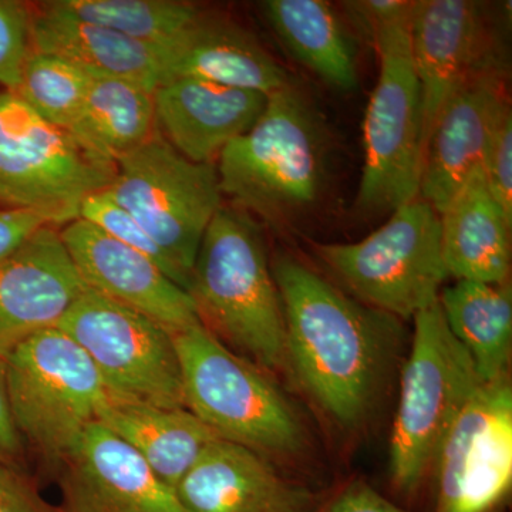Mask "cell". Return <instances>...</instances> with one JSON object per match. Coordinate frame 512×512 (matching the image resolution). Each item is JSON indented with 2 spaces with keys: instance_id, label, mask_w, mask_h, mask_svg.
<instances>
[{
  "instance_id": "22",
  "label": "cell",
  "mask_w": 512,
  "mask_h": 512,
  "mask_svg": "<svg viewBox=\"0 0 512 512\" xmlns=\"http://www.w3.org/2000/svg\"><path fill=\"white\" fill-rule=\"evenodd\" d=\"M440 224L448 278L485 284L510 281L512 220L491 194L483 167L444 208Z\"/></svg>"
},
{
  "instance_id": "29",
  "label": "cell",
  "mask_w": 512,
  "mask_h": 512,
  "mask_svg": "<svg viewBox=\"0 0 512 512\" xmlns=\"http://www.w3.org/2000/svg\"><path fill=\"white\" fill-rule=\"evenodd\" d=\"M80 218L90 222L94 227L106 232L111 238L121 244L136 249L140 254L148 256L154 264L163 269L165 275L181 286L184 291H190L191 276L185 274L173 259L168 256L160 245L151 238L140 222L117 204L107 191L96 192L83 202Z\"/></svg>"
},
{
  "instance_id": "7",
  "label": "cell",
  "mask_w": 512,
  "mask_h": 512,
  "mask_svg": "<svg viewBox=\"0 0 512 512\" xmlns=\"http://www.w3.org/2000/svg\"><path fill=\"white\" fill-rule=\"evenodd\" d=\"M413 319L390 440V480L406 495L419 490L448 431L483 383L470 353L448 329L439 302Z\"/></svg>"
},
{
  "instance_id": "5",
  "label": "cell",
  "mask_w": 512,
  "mask_h": 512,
  "mask_svg": "<svg viewBox=\"0 0 512 512\" xmlns=\"http://www.w3.org/2000/svg\"><path fill=\"white\" fill-rule=\"evenodd\" d=\"M173 336L185 407L205 426L265 457L302 453L305 427L268 373L222 345L202 323Z\"/></svg>"
},
{
  "instance_id": "13",
  "label": "cell",
  "mask_w": 512,
  "mask_h": 512,
  "mask_svg": "<svg viewBox=\"0 0 512 512\" xmlns=\"http://www.w3.org/2000/svg\"><path fill=\"white\" fill-rule=\"evenodd\" d=\"M60 237L87 288L147 316L171 333L201 323L190 293L148 256L82 218L60 228Z\"/></svg>"
},
{
  "instance_id": "24",
  "label": "cell",
  "mask_w": 512,
  "mask_h": 512,
  "mask_svg": "<svg viewBox=\"0 0 512 512\" xmlns=\"http://www.w3.org/2000/svg\"><path fill=\"white\" fill-rule=\"evenodd\" d=\"M448 329L466 348L481 382L508 376L512 353L511 282L456 281L439 295Z\"/></svg>"
},
{
  "instance_id": "25",
  "label": "cell",
  "mask_w": 512,
  "mask_h": 512,
  "mask_svg": "<svg viewBox=\"0 0 512 512\" xmlns=\"http://www.w3.org/2000/svg\"><path fill=\"white\" fill-rule=\"evenodd\" d=\"M262 10L275 35L306 69L342 92L357 89L355 50L323 0H268Z\"/></svg>"
},
{
  "instance_id": "27",
  "label": "cell",
  "mask_w": 512,
  "mask_h": 512,
  "mask_svg": "<svg viewBox=\"0 0 512 512\" xmlns=\"http://www.w3.org/2000/svg\"><path fill=\"white\" fill-rule=\"evenodd\" d=\"M77 18L160 49L200 15L198 6L178 0H55Z\"/></svg>"
},
{
  "instance_id": "11",
  "label": "cell",
  "mask_w": 512,
  "mask_h": 512,
  "mask_svg": "<svg viewBox=\"0 0 512 512\" xmlns=\"http://www.w3.org/2000/svg\"><path fill=\"white\" fill-rule=\"evenodd\" d=\"M116 167L107 194L192 276L205 231L224 205L215 164L188 160L157 131Z\"/></svg>"
},
{
  "instance_id": "33",
  "label": "cell",
  "mask_w": 512,
  "mask_h": 512,
  "mask_svg": "<svg viewBox=\"0 0 512 512\" xmlns=\"http://www.w3.org/2000/svg\"><path fill=\"white\" fill-rule=\"evenodd\" d=\"M0 463L30 473L28 451L10 409L8 369L3 356H0Z\"/></svg>"
},
{
  "instance_id": "30",
  "label": "cell",
  "mask_w": 512,
  "mask_h": 512,
  "mask_svg": "<svg viewBox=\"0 0 512 512\" xmlns=\"http://www.w3.org/2000/svg\"><path fill=\"white\" fill-rule=\"evenodd\" d=\"M32 53V6L0 0V86L18 89Z\"/></svg>"
},
{
  "instance_id": "4",
  "label": "cell",
  "mask_w": 512,
  "mask_h": 512,
  "mask_svg": "<svg viewBox=\"0 0 512 512\" xmlns=\"http://www.w3.org/2000/svg\"><path fill=\"white\" fill-rule=\"evenodd\" d=\"M222 197L269 224H288L318 201L322 138L301 90L269 94L262 116L217 160Z\"/></svg>"
},
{
  "instance_id": "32",
  "label": "cell",
  "mask_w": 512,
  "mask_h": 512,
  "mask_svg": "<svg viewBox=\"0 0 512 512\" xmlns=\"http://www.w3.org/2000/svg\"><path fill=\"white\" fill-rule=\"evenodd\" d=\"M0 512H59L42 495L39 480L28 471L0 463Z\"/></svg>"
},
{
  "instance_id": "16",
  "label": "cell",
  "mask_w": 512,
  "mask_h": 512,
  "mask_svg": "<svg viewBox=\"0 0 512 512\" xmlns=\"http://www.w3.org/2000/svg\"><path fill=\"white\" fill-rule=\"evenodd\" d=\"M508 100L503 76L495 60L476 70L440 111L423 151L419 197L437 214L477 168L498 110Z\"/></svg>"
},
{
  "instance_id": "12",
  "label": "cell",
  "mask_w": 512,
  "mask_h": 512,
  "mask_svg": "<svg viewBox=\"0 0 512 512\" xmlns=\"http://www.w3.org/2000/svg\"><path fill=\"white\" fill-rule=\"evenodd\" d=\"M436 512H491L512 481V389L483 382L454 421L436 464Z\"/></svg>"
},
{
  "instance_id": "19",
  "label": "cell",
  "mask_w": 512,
  "mask_h": 512,
  "mask_svg": "<svg viewBox=\"0 0 512 512\" xmlns=\"http://www.w3.org/2000/svg\"><path fill=\"white\" fill-rule=\"evenodd\" d=\"M158 134L194 163L215 164L262 116L268 96L198 79H173L153 92Z\"/></svg>"
},
{
  "instance_id": "18",
  "label": "cell",
  "mask_w": 512,
  "mask_h": 512,
  "mask_svg": "<svg viewBox=\"0 0 512 512\" xmlns=\"http://www.w3.org/2000/svg\"><path fill=\"white\" fill-rule=\"evenodd\" d=\"M183 512H316L318 497L279 474L268 457L212 441L175 488Z\"/></svg>"
},
{
  "instance_id": "23",
  "label": "cell",
  "mask_w": 512,
  "mask_h": 512,
  "mask_svg": "<svg viewBox=\"0 0 512 512\" xmlns=\"http://www.w3.org/2000/svg\"><path fill=\"white\" fill-rule=\"evenodd\" d=\"M99 421L174 491L212 441L220 439L187 407L165 409L109 399Z\"/></svg>"
},
{
  "instance_id": "15",
  "label": "cell",
  "mask_w": 512,
  "mask_h": 512,
  "mask_svg": "<svg viewBox=\"0 0 512 512\" xmlns=\"http://www.w3.org/2000/svg\"><path fill=\"white\" fill-rule=\"evenodd\" d=\"M60 228L45 225L0 261V356L43 330L57 328L82 295Z\"/></svg>"
},
{
  "instance_id": "28",
  "label": "cell",
  "mask_w": 512,
  "mask_h": 512,
  "mask_svg": "<svg viewBox=\"0 0 512 512\" xmlns=\"http://www.w3.org/2000/svg\"><path fill=\"white\" fill-rule=\"evenodd\" d=\"M92 80L93 77L74 64L32 49L22 80L13 93L42 119L69 131L79 116Z\"/></svg>"
},
{
  "instance_id": "8",
  "label": "cell",
  "mask_w": 512,
  "mask_h": 512,
  "mask_svg": "<svg viewBox=\"0 0 512 512\" xmlns=\"http://www.w3.org/2000/svg\"><path fill=\"white\" fill-rule=\"evenodd\" d=\"M316 254L353 299L396 318H414L439 302L448 278L440 215L420 197L362 241L318 245Z\"/></svg>"
},
{
  "instance_id": "9",
  "label": "cell",
  "mask_w": 512,
  "mask_h": 512,
  "mask_svg": "<svg viewBox=\"0 0 512 512\" xmlns=\"http://www.w3.org/2000/svg\"><path fill=\"white\" fill-rule=\"evenodd\" d=\"M116 170L69 131L42 119L18 94L0 92V205L64 227L80 218L90 195L110 187Z\"/></svg>"
},
{
  "instance_id": "1",
  "label": "cell",
  "mask_w": 512,
  "mask_h": 512,
  "mask_svg": "<svg viewBox=\"0 0 512 512\" xmlns=\"http://www.w3.org/2000/svg\"><path fill=\"white\" fill-rule=\"evenodd\" d=\"M272 274L289 369L323 413L355 429L376 397L392 316L357 302L292 256H278Z\"/></svg>"
},
{
  "instance_id": "3",
  "label": "cell",
  "mask_w": 512,
  "mask_h": 512,
  "mask_svg": "<svg viewBox=\"0 0 512 512\" xmlns=\"http://www.w3.org/2000/svg\"><path fill=\"white\" fill-rule=\"evenodd\" d=\"M350 6L372 29L380 62L363 123L365 165L356 211L392 214L419 197L423 165V103L410 45L413 2L370 0Z\"/></svg>"
},
{
  "instance_id": "2",
  "label": "cell",
  "mask_w": 512,
  "mask_h": 512,
  "mask_svg": "<svg viewBox=\"0 0 512 512\" xmlns=\"http://www.w3.org/2000/svg\"><path fill=\"white\" fill-rule=\"evenodd\" d=\"M190 296L208 332L266 373L289 369L281 295L264 235L248 212L222 205L192 268Z\"/></svg>"
},
{
  "instance_id": "20",
  "label": "cell",
  "mask_w": 512,
  "mask_h": 512,
  "mask_svg": "<svg viewBox=\"0 0 512 512\" xmlns=\"http://www.w3.org/2000/svg\"><path fill=\"white\" fill-rule=\"evenodd\" d=\"M160 83L198 79L266 96L291 82L254 35L232 20L200 13L157 50Z\"/></svg>"
},
{
  "instance_id": "10",
  "label": "cell",
  "mask_w": 512,
  "mask_h": 512,
  "mask_svg": "<svg viewBox=\"0 0 512 512\" xmlns=\"http://www.w3.org/2000/svg\"><path fill=\"white\" fill-rule=\"evenodd\" d=\"M57 329L90 357L109 399L185 407L173 333L154 320L86 288Z\"/></svg>"
},
{
  "instance_id": "6",
  "label": "cell",
  "mask_w": 512,
  "mask_h": 512,
  "mask_svg": "<svg viewBox=\"0 0 512 512\" xmlns=\"http://www.w3.org/2000/svg\"><path fill=\"white\" fill-rule=\"evenodd\" d=\"M13 421L43 477L56 480L84 433L99 421L106 390L90 357L57 328L6 356Z\"/></svg>"
},
{
  "instance_id": "21",
  "label": "cell",
  "mask_w": 512,
  "mask_h": 512,
  "mask_svg": "<svg viewBox=\"0 0 512 512\" xmlns=\"http://www.w3.org/2000/svg\"><path fill=\"white\" fill-rule=\"evenodd\" d=\"M32 49L60 57L93 79L128 80L150 92L160 84L156 49L77 18L56 2L32 6Z\"/></svg>"
},
{
  "instance_id": "26",
  "label": "cell",
  "mask_w": 512,
  "mask_h": 512,
  "mask_svg": "<svg viewBox=\"0 0 512 512\" xmlns=\"http://www.w3.org/2000/svg\"><path fill=\"white\" fill-rule=\"evenodd\" d=\"M69 133L116 164L157 133L153 92L128 80L93 79Z\"/></svg>"
},
{
  "instance_id": "35",
  "label": "cell",
  "mask_w": 512,
  "mask_h": 512,
  "mask_svg": "<svg viewBox=\"0 0 512 512\" xmlns=\"http://www.w3.org/2000/svg\"><path fill=\"white\" fill-rule=\"evenodd\" d=\"M320 512H409L377 493L363 481L350 484Z\"/></svg>"
},
{
  "instance_id": "17",
  "label": "cell",
  "mask_w": 512,
  "mask_h": 512,
  "mask_svg": "<svg viewBox=\"0 0 512 512\" xmlns=\"http://www.w3.org/2000/svg\"><path fill=\"white\" fill-rule=\"evenodd\" d=\"M481 6L470 0L413 2L410 45L423 103V151L431 128L468 77L493 60Z\"/></svg>"
},
{
  "instance_id": "34",
  "label": "cell",
  "mask_w": 512,
  "mask_h": 512,
  "mask_svg": "<svg viewBox=\"0 0 512 512\" xmlns=\"http://www.w3.org/2000/svg\"><path fill=\"white\" fill-rule=\"evenodd\" d=\"M47 222L32 211L0 210V261L18 251Z\"/></svg>"
},
{
  "instance_id": "31",
  "label": "cell",
  "mask_w": 512,
  "mask_h": 512,
  "mask_svg": "<svg viewBox=\"0 0 512 512\" xmlns=\"http://www.w3.org/2000/svg\"><path fill=\"white\" fill-rule=\"evenodd\" d=\"M483 170L488 188L512 220V111L505 100L491 128Z\"/></svg>"
},
{
  "instance_id": "14",
  "label": "cell",
  "mask_w": 512,
  "mask_h": 512,
  "mask_svg": "<svg viewBox=\"0 0 512 512\" xmlns=\"http://www.w3.org/2000/svg\"><path fill=\"white\" fill-rule=\"evenodd\" d=\"M55 481L59 512H183L174 490L100 421L87 429Z\"/></svg>"
}]
</instances>
